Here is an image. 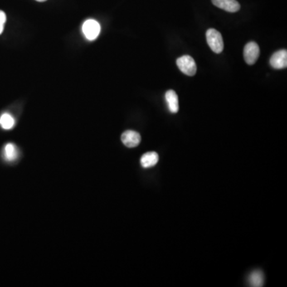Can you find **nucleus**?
<instances>
[{
    "instance_id": "obj_10",
    "label": "nucleus",
    "mask_w": 287,
    "mask_h": 287,
    "mask_svg": "<svg viewBox=\"0 0 287 287\" xmlns=\"http://www.w3.org/2000/svg\"><path fill=\"white\" fill-rule=\"evenodd\" d=\"M19 157V151L14 144L9 143L3 149V158L7 162H14Z\"/></svg>"
},
{
    "instance_id": "obj_1",
    "label": "nucleus",
    "mask_w": 287,
    "mask_h": 287,
    "mask_svg": "<svg viewBox=\"0 0 287 287\" xmlns=\"http://www.w3.org/2000/svg\"><path fill=\"white\" fill-rule=\"evenodd\" d=\"M207 42L215 54H220L224 50V44L222 35L215 29H209L206 33Z\"/></svg>"
},
{
    "instance_id": "obj_7",
    "label": "nucleus",
    "mask_w": 287,
    "mask_h": 287,
    "mask_svg": "<svg viewBox=\"0 0 287 287\" xmlns=\"http://www.w3.org/2000/svg\"><path fill=\"white\" fill-rule=\"evenodd\" d=\"M215 7L228 12H237L240 10V4L237 0H211Z\"/></svg>"
},
{
    "instance_id": "obj_12",
    "label": "nucleus",
    "mask_w": 287,
    "mask_h": 287,
    "mask_svg": "<svg viewBox=\"0 0 287 287\" xmlns=\"http://www.w3.org/2000/svg\"><path fill=\"white\" fill-rule=\"evenodd\" d=\"M16 122L13 117L9 113H3L0 118V125L3 129L9 130L15 126Z\"/></svg>"
},
{
    "instance_id": "obj_14",
    "label": "nucleus",
    "mask_w": 287,
    "mask_h": 287,
    "mask_svg": "<svg viewBox=\"0 0 287 287\" xmlns=\"http://www.w3.org/2000/svg\"><path fill=\"white\" fill-rule=\"evenodd\" d=\"M36 1H38V2H45L46 0H36Z\"/></svg>"
},
{
    "instance_id": "obj_6",
    "label": "nucleus",
    "mask_w": 287,
    "mask_h": 287,
    "mask_svg": "<svg viewBox=\"0 0 287 287\" xmlns=\"http://www.w3.org/2000/svg\"><path fill=\"white\" fill-rule=\"evenodd\" d=\"M270 65L274 69H284L287 66V50H281L274 53L270 60Z\"/></svg>"
},
{
    "instance_id": "obj_2",
    "label": "nucleus",
    "mask_w": 287,
    "mask_h": 287,
    "mask_svg": "<svg viewBox=\"0 0 287 287\" xmlns=\"http://www.w3.org/2000/svg\"><path fill=\"white\" fill-rule=\"evenodd\" d=\"M176 64L182 73L187 76H194L196 74V64L191 56L184 55L177 59Z\"/></svg>"
},
{
    "instance_id": "obj_11",
    "label": "nucleus",
    "mask_w": 287,
    "mask_h": 287,
    "mask_svg": "<svg viewBox=\"0 0 287 287\" xmlns=\"http://www.w3.org/2000/svg\"><path fill=\"white\" fill-rule=\"evenodd\" d=\"M250 287H261L264 285V274L260 270H254L248 278Z\"/></svg>"
},
{
    "instance_id": "obj_9",
    "label": "nucleus",
    "mask_w": 287,
    "mask_h": 287,
    "mask_svg": "<svg viewBox=\"0 0 287 287\" xmlns=\"http://www.w3.org/2000/svg\"><path fill=\"white\" fill-rule=\"evenodd\" d=\"M159 161V156L157 152H149L144 154L141 158V164L144 168L153 167Z\"/></svg>"
},
{
    "instance_id": "obj_4",
    "label": "nucleus",
    "mask_w": 287,
    "mask_h": 287,
    "mask_svg": "<svg viewBox=\"0 0 287 287\" xmlns=\"http://www.w3.org/2000/svg\"><path fill=\"white\" fill-rule=\"evenodd\" d=\"M259 46L255 41H250L244 47V60L248 65H254L259 59Z\"/></svg>"
},
{
    "instance_id": "obj_3",
    "label": "nucleus",
    "mask_w": 287,
    "mask_h": 287,
    "mask_svg": "<svg viewBox=\"0 0 287 287\" xmlns=\"http://www.w3.org/2000/svg\"><path fill=\"white\" fill-rule=\"evenodd\" d=\"M83 34L89 41L95 40L99 36L101 26L98 21L94 20H88L83 23Z\"/></svg>"
},
{
    "instance_id": "obj_13",
    "label": "nucleus",
    "mask_w": 287,
    "mask_h": 287,
    "mask_svg": "<svg viewBox=\"0 0 287 287\" xmlns=\"http://www.w3.org/2000/svg\"><path fill=\"white\" fill-rule=\"evenodd\" d=\"M7 21V16L6 14L2 11H0V35L2 34L4 29V24Z\"/></svg>"
},
{
    "instance_id": "obj_5",
    "label": "nucleus",
    "mask_w": 287,
    "mask_h": 287,
    "mask_svg": "<svg viewBox=\"0 0 287 287\" xmlns=\"http://www.w3.org/2000/svg\"><path fill=\"white\" fill-rule=\"evenodd\" d=\"M122 141L128 148H135L142 142V137L136 131L127 130L122 134Z\"/></svg>"
},
{
    "instance_id": "obj_8",
    "label": "nucleus",
    "mask_w": 287,
    "mask_h": 287,
    "mask_svg": "<svg viewBox=\"0 0 287 287\" xmlns=\"http://www.w3.org/2000/svg\"><path fill=\"white\" fill-rule=\"evenodd\" d=\"M165 99L170 112L172 113H177L179 111V99L176 92L172 89L167 90L165 94Z\"/></svg>"
}]
</instances>
